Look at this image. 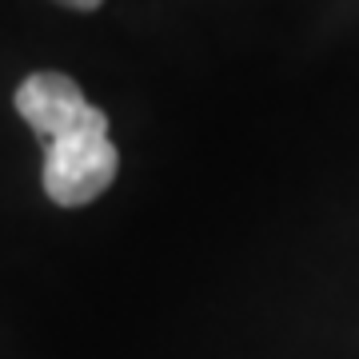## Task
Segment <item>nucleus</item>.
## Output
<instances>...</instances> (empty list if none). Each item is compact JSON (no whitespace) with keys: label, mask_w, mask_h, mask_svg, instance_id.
<instances>
[{"label":"nucleus","mask_w":359,"mask_h":359,"mask_svg":"<svg viewBox=\"0 0 359 359\" xmlns=\"http://www.w3.org/2000/svg\"><path fill=\"white\" fill-rule=\"evenodd\" d=\"M60 4H68V8H80V13H92V8H100L104 0H60Z\"/></svg>","instance_id":"nucleus-2"},{"label":"nucleus","mask_w":359,"mask_h":359,"mask_svg":"<svg viewBox=\"0 0 359 359\" xmlns=\"http://www.w3.org/2000/svg\"><path fill=\"white\" fill-rule=\"evenodd\" d=\"M16 112L44 140V192L52 204L80 208L112 188L120 152L108 136V116L84 100L72 76H28L16 88Z\"/></svg>","instance_id":"nucleus-1"}]
</instances>
